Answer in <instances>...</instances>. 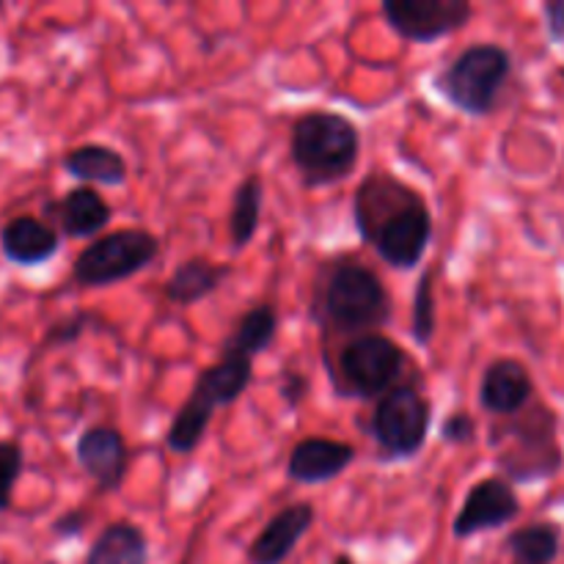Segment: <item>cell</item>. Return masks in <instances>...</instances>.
Listing matches in <instances>:
<instances>
[{
  "label": "cell",
  "instance_id": "cell-18",
  "mask_svg": "<svg viewBox=\"0 0 564 564\" xmlns=\"http://www.w3.org/2000/svg\"><path fill=\"white\" fill-rule=\"evenodd\" d=\"M229 275L231 264H215L207 257H187L169 275V281L163 286V295L165 301L180 308L196 306V303L215 295L226 284Z\"/></svg>",
  "mask_w": 564,
  "mask_h": 564
},
{
  "label": "cell",
  "instance_id": "cell-14",
  "mask_svg": "<svg viewBox=\"0 0 564 564\" xmlns=\"http://www.w3.org/2000/svg\"><path fill=\"white\" fill-rule=\"evenodd\" d=\"M110 218L113 207L91 185H77L55 202L44 204V220H53L66 240H97L108 229Z\"/></svg>",
  "mask_w": 564,
  "mask_h": 564
},
{
  "label": "cell",
  "instance_id": "cell-26",
  "mask_svg": "<svg viewBox=\"0 0 564 564\" xmlns=\"http://www.w3.org/2000/svg\"><path fill=\"white\" fill-rule=\"evenodd\" d=\"M94 328L105 330V328H108V323H105L99 314L86 312V308L66 314V317L55 319V323L50 325L47 330H44V339H42V345H39L36 352H47V350H53V347L75 345L77 339H83V336H86L88 330H94Z\"/></svg>",
  "mask_w": 564,
  "mask_h": 564
},
{
  "label": "cell",
  "instance_id": "cell-19",
  "mask_svg": "<svg viewBox=\"0 0 564 564\" xmlns=\"http://www.w3.org/2000/svg\"><path fill=\"white\" fill-rule=\"evenodd\" d=\"M61 165L83 185L121 187L130 180V163L108 143H80L61 158Z\"/></svg>",
  "mask_w": 564,
  "mask_h": 564
},
{
  "label": "cell",
  "instance_id": "cell-10",
  "mask_svg": "<svg viewBox=\"0 0 564 564\" xmlns=\"http://www.w3.org/2000/svg\"><path fill=\"white\" fill-rule=\"evenodd\" d=\"M521 510L516 485L501 474H494L468 488L460 512L452 521V534L455 540H471L482 532H496L518 521Z\"/></svg>",
  "mask_w": 564,
  "mask_h": 564
},
{
  "label": "cell",
  "instance_id": "cell-17",
  "mask_svg": "<svg viewBox=\"0 0 564 564\" xmlns=\"http://www.w3.org/2000/svg\"><path fill=\"white\" fill-rule=\"evenodd\" d=\"M253 380V361L240 356H218V361L202 369L193 383L191 397L207 405L209 411L229 408L240 400Z\"/></svg>",
  "mask_w": 564,
  "mask_h": 564
},
{
  "label": "cell",
  "instance_id": "cell-22",
  "mask_svg": "<svg viewBox=\"0 0 564 564\" xmlns=\"http://www.w3.org/2000/svg\"><path fill=\"white\" fill-rule=\"evenodd\" d=\"M510 564H554L562 551V527L551 521H534L512 529L505 538Z\"/></svg>",
  "mask_w": 564,
  "mask_h": 564
},
{
  "label": "cell",
  "instance_id": "cell-11",
  "mask_svg": "<svg viewBox=\"0 0 564 564\" xmlns=\"http://www.w3.org/2000/svg\"><path fill=\"white\" fill-rule=\"evenodd\" d=\"M75 457L83 471L97 482L99 494H116L130 471V446L121 430L110 424H94L83 430L75 444Z\"/></svg>",
  "mask_w": 564,
  "mask_h": 564
},
{
  "label": "cell",
  "instance_id": "cell-29",
  "mask_svg": "<svg viewBox=\"0 0 564 564\" xmlns=\"http://www.w3.org/2000/svg\"><path fill=\"white\" fill-rule=\"evenodd\" d=\"M308 389H312V383H308V378L303 372H297V369H286V372H281L279 397H281V402H284L286 411L295 413L297 408L306 402Z\"/></svg>",
  "mask_w": 564,
  "mask_h": 564
},
{
  "label": "cell",
  "instance_id": "cell-7",
  "mask_svg": "<svg viewBox=\"0 0 564 564\" xmlns=\"http://www.w3.org/2000/svg\"><path fill=\"white\" fill-rule=\"evenodd\" d=\"M433 430V402L416 380H405L372 405L367 435L383 460H411L424 449Z\"/></svg>",
  "mask_w": 564,
  "mask_h": 564
},
{
  "label": "cell",
  "instance_id": "cell-9",
  "mask_svg": "<svg viewBox=\"0 0 564 564\" xmlns=\"http://www.w3.org/2000/svg\"><path fill=\"white\" fill-rule=\"evenodd\" d=\"M380 14L402 42L433 44L463 31L474 6L468 0H386Z\"/></svg>",
  "mask_w": 564,
  "mask_h": 564
},
{
  "label": "cell",
  "instance_id": "cell-27",
  "mask_svg": "<svg viewBox=\"0 0 564 564\" xmlns=\"http://www.w3.org/2000/svg\"><path fill=\"white\" fill-rule=\"evenodd\" d=\"M22 468H25V449H22L20 441H0V512H6L11 507L17 479L22 477Z\"/></svg>",
  "mask_w": 564,
  "mask_h": 564
},
{
  "label": "cell",
  "instance_id": "cell-23",
  "mask_svg": "<svg viewBox=\"0 0 564 564\" xmlns=\"http://www.w3.org/2000/svg\"><path fill=\"white\" fill-rule=\"evenodd\" d=\"M262 209H264L262 176L248 174L246 180L235 187V196H231L229 240L235 251H242V248L251 246L259 226H262Z\"/></svg>",
  "mask_w": 564,
  "mask_h": 564
},
{
  "label": "cell",
  "instance_id": "cell-6",
  "mask_svg": "<svg viewBox=\"0 0 564 564\" xmlns=\"http://www.w3.org/2000/svg\"><path fill=\"white\" fill-rule=\"evenodd\" d=\"M330 386L345 400L378 402L400 383H405V369L411 367L405 347L391 336L364 334L347 339L336 352H323Z\"/></svg>",
  "mask_w": 564,
  "mask_h": 564
},
{
  "label": "cell",
  "instance_id": "cell-24",
  "mask_svg": "<svg viewBox=\"0 0 564 564\" xmlns=\"http://www.w3.org/2000/svg\"><path fill=\"white\" fill-rule=\"evenodd\" d=\"M215 411L202 405L198 400L187 397L180 405V411L171 419L169 430H165V446L174 455H193L202 446L204 435H207L209 424H213Z\"/></svg>",
  "mask_w": 564,
  "mask_h": 564
},
{
  "label": "cell",
  "instance_id": "cell-2",
  "mask_svg": "<svg viewBox=\"0 0 564 564\" xmlns=\"http://www.w3.org/2000/svg\"><path fill=\"white\" fill-rule=\"evenodd\" d=\"M306 314L323 339L380 334L394 319V301L383 279L352 253H336L314 268Z\"/></svg>",
  "mask_w": 564,
  "mask_h": 564
},
{
  "label": "cell",
  "instance_id": "cell-21",
  "mask_svg": "<svg viewBox=\"0 0 564 564\" xmlns=\"http://www.w3.org/2000/svg\"><path fill=\"white\" fill-rule=\"evenodd\" d=\"M152 549L141 527L130 521H113L94 538L80 564H149Z\"/></svg>",
  "mask_w": 564,
  "mask_h": 564
},
{
  "label": "cell",
  "instance_id": "cell-30",
  "mask_svg": "<svg viewBox=\"0 0 564 564\" xmlns=\"http://www.w3.org/2000/svg\"><path fill=\"white\" fill-rule=\"evenodd\" d=\"M88 523H91V512L83 510V507H75V510H66L64 516H58L50 523V534L55 540H77L86 534Z\"/></svg>",
  "mask_w": 564,
  "mask_h": 564
},
{
  "label": "cell",
  "instance_id": "cell-13",
  "mask_svg": "<svg viewBox=\"0 0 564 564\" xmlns=\"http://www.w3.org/2000/svg\"><path fill=\"white\" fill-rule=\"evenodd\" d=\"M358 452L345 441L325 438V435H306L292 446L286 457V477L295 485H325L339 479L356 463Z\"/></svg>",
  "mask_w": 564,
  "mask_h": 564
},
{
  "label": "cell",
  "instance_id": "cell-8",
  "mask_svg": "<svg viewBox=\"0 0 564 564\" xmlns=\"http://www.w3.org/2000/svg\"><path fill=\"white\" fill-rule=\"evenodd\" d=\"M160 257V237L149 229L127 226L88 242L72 262V281L83 290H105L135 279Z\"/></svg>",
  "mask_w": 564,
  "mask_h": 564
},
{
  "label": "cell",
  "instance_id": "cell-32",
  "mask_svg": "<svg viewBox=\"0 0 564 564\" xmlns=\"http://www.w3.org/2000/svg\"><path fill=\"white\" fill-rule=\"evenodd\" d=\"M330 564H358V562L352 560L350 554H336V556H334V562H330Z\"/></svg>",
  "mask_w": 564,
  "mask_h": 564
},
{
  "label": "cell",
  "instance_id": "cell-31",
  "mask_svg": "<svg viewBox=\"0 0 564 564\" xmlns=\"http://www.w3.org/2000/svg\"><path fill=\"white\" fill-rule=\"evenodd\" d=\"M543 20H545V33L554 44L564 42V0H549L543 3Z\"/></svg>",
  "mask_w": 564,
  "mask_h": 564
},
{
  "label": "cell",
  "instance_id": "cell-28",
  "mask_svg": "<svg viewBox=\"0 0 564 564\" xmlns=\"http://www.w3.org/2000/svg\"><path fill=\"white\" fill-rule=\"evenodd\" d=\"M479 427L477 419L468 411H452L449 416L441 422V441L449 446H471L477 444Z\"/></svg>",
  "mask_w": 564,
  "mask_h": 564
},
{
  "label": "cell",
  "instance_id": "cell-3",
  "mask_svg": "<svg viewBox=\"0 0 564 564\" xmlns=\"http://www.w3.org/2000/svg\"><path fill=\"white\" fill-rule=\"evenodd\" d=\"M496 449V468L512 485H534L554 479L564 468L560 446V419L554 408L534 400L512 419H496L488 433Z\"/></svg>",
  "mask_w": 564,
  "mask_h": 564
},
{
  "label": "cell",
  "instance_id": "cell-25",
  "mask_svg": "<svg viewBox=\"0 0 564 564\" xmlns=\"http://www.w3.org/2000/svg\"><path fill=\"white\" fill-rule=\"evenodd\" d=\"M435 275L438 268H424L419 273L416 292H413V308H411V336L419 347H430L438 330V303H435Z\"/></svg>",
  "mask_w": 564,
  "mask_h": 564
},
{
  "label": "cell",
  "instance_id": "cell-20",
  "mask_svg": "<svg viewBox=\"0 0 564 564\" xmlns=\"http://www.w3.org/2000/svg\"><path fill=\"white\" fill-rule=\"evenodd\" d=\"M281 317L270 303H257V306L248 308L240 319L235 323V328L229 330L224 341H220L218 356H240L248 361H257L262 352L270 350V345L279 336Z\"/></svg>",
  "mask_w": 564,
  "mask_h": 564
},
{
  "label": "cell",
  "instance_id": "cell-4",
  "mask_svg": "<svg viewBox=\"0 0 564 564\" xmlns=\"http://www.w3.org/2000/svg\"><path fill=\"white\" fill-rule=\"evenodd\" d=\"M290 158L308 191L345 182L361 160V130L336 110H308L290 132Z\"/></svg>",
  "mask_w": 564,
  "mask_h": 564
},
{
  "label": "cell",
  "instance_id": "cell-16",
  "mask_svg": "<svg viewBox=\"0 0 564 564\" xmlns=\"http://www.w3.org/2000/svg\"><path fill=\"white\" fill-rule=\"evenodd\" d=\"M61 231L36 215H14L0 229V251L11 264L36 268L61 251Z\"/></svg>",
  "mask_w": 564,
  "mask_h": 564
},
{
  "label": "cell",
  "instance_id": "cell-15",
  "mask_svg": "<svg viewBox=\"0 0 564 564\" xmlns=\"http://www.w3.org/2000/svg\"><path fill=\"white\" fill-rule=\"evenodd\" d=\"M314 521H317V510L312 501H295L279 510L248 545V562L284 564L301 545V540L312 532Z\"/></svg>",
  "mask_w": 564,
  "mask_h": 564
},
{
  "label": "cell",
  "instance_id": "cell-1",
  "mask_svg": "<svg viewBox=\"0 0 564 564\" xmlns=\"http://www.w3.org/2000/svg\"><path fill=\"white\" fill-rule=\"evenodd\" d=\"M350 213L364 246L402 273L416 270L433 246L435 220L427 198L391 171L375 169L358 182Z\"/></svg>",
  "mask_w": 564,
  "mask_h": 564
},
{
  "label": "cell",
  "instance_id": "cell-12",
  "mask_svg": "<svg viewBox=\"0 0 564 564\" xmlns=\"http://www.w3.org/2000/svg\"><path fill=\"white\" fill-rule=\"evenodd\" d=\"M479 408L488 416L512 419L527 411L538 397H534V378L527 364L518 358H496L485 367L479 378Z\"/></svg>",
  "mask_w": 564,
  "mask_h": 564
},
{
  "label": "cell",
  "instance_id": "cell-5",
  "mask_svg": "<svg viewBox=\"0 0 564 564\" xmlns=\"http://www.w3.org/2000/svg\"><path fill=\"white\" fill-rule=\"evenodd\" d=\"M510 77L512 53L505 44L474 42L433 77V91L457 113L485 119L499 110Z\"/></svg>",
  "mask_w": 564,
  "mask_h": 564
}]
</instances>
